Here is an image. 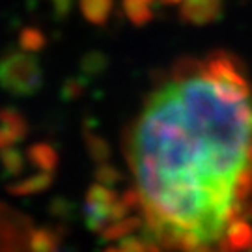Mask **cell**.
Here are the masks:
<instances>
[{
    "label": "cell",
    "instance_id": "6da1fadb",
    "mask_svg": "<svg viewBox=\"0 0 252 252\" xmlns=\"http://www.w3.org/2000/svg\"><path fill=\"white\" fill-rule=\"evenodd\" d=\"M127 161L161 245L245 249L252 237V88L239 63L215 54L176 67L133 122Z\"/></svg>",
    "mask_w": 252,
    "mask_h": 252
},
{
    "label": "cell",
    "instance_id": "7a4b0ae2",
    "mask_svg": "<svg viewBox=\"0 0 252 252\" xmlns=\"http://www.w3.org/2000/svg\"><path fill=\"white\" fill-rule=\"evenodd\" d=\"M0 81L8 90L17 94L34 92L37 84L36 62L25 54H11L0 65Z\"/></svg>",
    "mask_w": 252,
    "mask_h": 252
},
{
    "label": "cell",
    "instance_id": "3957f363",
    "mask_svg": "<svg viewBox=\"0 0 252 252\" xmlns=\"http://www.w3.org/2000/svg\"><path fill=\"white\" fill-rule=\"evenodd\" d=\"M222 9V0H183L181 15L194 25H206L219 17Z\"/></svg>",
    "mask_w": 252,
    "mask_h": 252
},
{
    "label": "cell",
    "instance_id": "277c9868",
    "mask_svg": "<svg viewBox=\"0 0 252 252\" xmlns=\"http://www.w3.org/2000/svg\"><path fill=\"white\" fill-rule=\"evenodd\" d=\"M81 9L92 23H105L112 11V0H81Z\"/></svg>",
    "mask_w": 252,
    "mask_h": 252
},
{
    "label": "cell",
    "instance_id": "5b68a950",
    "mask_svg": "<svg viewBox=\"0 0 252 252\" xmlns=\"http://www.w3.org/2000/svg\"><path fill=\"white\" fill-rule=\"evenodd\" d=\"M124 6L131 21H135L138 25L146 23L152 17V9H150V0H124Z\"/></svg>",
    "mask_w": 252,
    "mask_h": 252
},
{
    "label": "cell",
    "instance_id": "8992f818",
    "mask_svg": "<svg viewBox=\"0 0 252 252\" xmlns=\"http://www.w3.org/2000/svg\"><path fill=\"white\" fill-rule=\"evenodd\" d=\"M162 2H166V4H168V2H178V0H162Z\"/></svg>",
    "mask_w": 252,
    "mask_h": 252
}]
</instances>
